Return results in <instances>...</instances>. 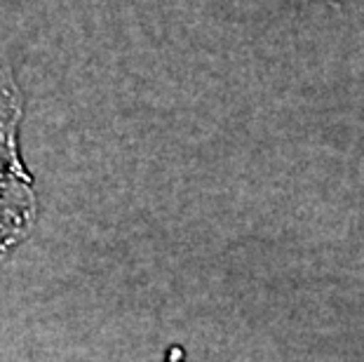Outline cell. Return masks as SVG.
I'll list each match as a JSON object with an SVG mask.
<instances>
[{
    "label": "cell",
    "instance_id": "6da1fadb",
    "mask_svg": "<svg viewBox=\"0 0 364 362\" xmlns=\"http://www.w3.org/2000/svg\"><path fill=\"white\" fill-rule=\"evenodd\" d=\"M14 118L19 120V99H17V90L10 80V75L3 71V64H0V129H7L12 134V125Z\"/></svg>",
    "mask_w": 364,
    "mask_h": 362
}]
</instances>
